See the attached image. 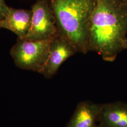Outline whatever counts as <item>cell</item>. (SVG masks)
Here are the masks:
<instances>
[{
  "mask_svg": "<svg viewBox=\"0 0 127 127\" xmlns=\"http://www.w3.org/2000/svg\"><path fill=\"white\" fill-rule=\"evenodd\" d=\"M9 10L10 8L6 4L4 0H0V21L7 16Z\"/></svg>",
  "mask_w": 127,
  "mask_h": 127,
  "instance_id": "obj_9",
  "label": "cell"
},
{
  "mask_svg": "<svg viewBox=\"0 0 127 127\" xmlns=\"http://www.w3.org/2000/svg\"><path fill=\"white\" fill-rule=\"evenodd\" d=\"M99 127H127V103L116 101L100 104Z\"/></svg>",
  "mask_w": 127,
  "mask_h": 127,
  "instance_id": "obj_6",
  "label": "cell"
},
{
  "mask_svg": "<svg viewBox=\"0 0 127 127\" xmlns=\"http://www.w3.org/2000/svg\"></svg>",
  "mask_w": 127,
  "mask_h": 127,
  "instance_id": "obj_12",
  "label": "cell"
},
{
  "mask_svg": "<svg viewBox=\"0 0 127 127\" xmlns=\"http://www.w3.org/2000/svg\"><path fill=\"white\" fill-rule=\"evenodd\" d=\"M123 50H127V39L123 41Z\"/></svg>",
  "mask_w": 127,
  "mask_h": 127,
  "instance_id": "obj_10",
  "label": "cell"
},
{
  "mask_svg": "<svg viewBox=\"0 0 127 127\" xmlns=\"http://www.w3.org/2000/svg\"><path fill=\"white\" fill-rule=\"evenodd\" d=\"M96 0H50L58 32L66 37L78 52H89L91 18Z\"/></svg>",
  "mask_w": 127,
  "mask_h": 127,
  "instance_id": "obj_2",
  "label": "cell"
},
{
  "mask_svg": "<svg viewBox=\"0 0 127 127\" xmlns=\"http://www.w3.org/2000/svg\"><path fill=\"white\" fill-rule=\"evenodd\" d=\"M31 10L10 8L9 13L0 21V28H5L15 33L19 39H25L30 31L32 23Z\"/></svg>",
  "mask_w": 127,
  "mask_h": 127,
  "instance_id": "obj_7",
  "label": "cell"
},
{
  "mask_svg": "<svg viewBox=\"0 0 127 127\" xmlns=\"http://www.w3.org/2000/svg\"><path fill=\"white\" fill-rule=\"evenodd\" d=\"M98 127V126H97V125H96V127Z\"/></svg>",
  "mask_w": 127,
  "mask_h": 127,
  "instance_id": "obj_11",
  "label": "cell"
},
{
  "mask_svg": "<svg viewBox=\"0 0 127 127\" xmlns=\"http://www.w3.org/2000/svg\"><path fill=\"white\" fill-rule=\"evenodd\" d=\"M77 52L72 42L57 32L52 38L49 57L40 73L46 78H51L57 73L62 64Z\"/></svg>",
  "mask_w": 127,
  "mask_h": 127,
  "instance_id": "obj_5",
  "label": "cell"
},
{
  "mask_svg": "<svg viewBox=\"0 0 127 127\" xmlns=\"http://www.w3.org/2000/svg\"><path fill=\"white\" fill-rule=\"evenodd\" d=\"M32 23L30 31L24 40L42 41L53 38L57 33L56 20L50 2L38 0L32 6Z\"/></svg>",
  "mask_w": 127,
  "mask_h": 127,
  "instance_id": "obj_4",
  "label": "cell"
},
{
  "mask_svg": "<svg viewBox=\"0 0 127 127\" xmlns=\"http://www.w3.org/2000/svg\"><path fill=\"white\" fill-rule=\"evenodd\" d=\"M127 0H96L91 18L88 50L113 62L127 38Z\"/></svg>",
  "mask_w": 127,
  "mask_h": 127,
  "instance_id": "obj_1",
  "label": "cell"
},
{
  "mask_svg": "<svg viewBox=\"0 0 127 127\" xmlns=\"http://www.w3.org/2000/svg\"><path fill=\"white\" fill-rule=\"evenodd\" d=\"M52 38L34 41L18 39L10 50L17 66L40 73L49 57Z\"/></svg>",
  "mask_w": 127,
  "mask_h": 127,
  "instance_id": "obj_3",
  "label": "cell"
},
{
  "mask_svg": "<svg viewBox=\"0 0 127 127\" xmlns=\"http://www.w3.org/2000/svg\"><path fill=\"white\" fill-rule=\"evenodd\" d=\"M100 104L86 100L77 105L66 127H95L100 111Z\"/></svg>",
  "mask_w": 127,
  "mask_h": 127,
  "instance_id": "obj_8",
  "label": "cell"
}]
</instances>
